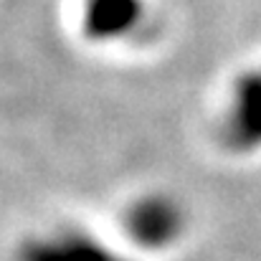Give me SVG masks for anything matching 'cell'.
<instances>
[{
  "label": "cell",
  "mask_w": 261,
  "mask_h": 261,
  "mask_svg": "<svg viewBox=\"0 0 261 261\" xmlns=\"http://www.w3.org/2000/svg\"><path fill=\"white\" fill-rule=\"evenodd\" d=\"M18 261H127L87 233L61 231L41 236L20 249Z\"/></svg>",
  "instance_id": "1"
},
{
  "label": "cell",
  "mask_w": 261,
  "mask_h": 261,
  "mask_svg": "<svg viewBox=\"0 0 261 261\" xmlns=\"http://www.w3.org/2000/svg\"><path fill=\"white\" fill-rule=\"evenodd\" d=\"M127 226L142 246L158 249L175 241L177 233L182 231V211L173 200L152 195L132 205L127 216Z\"/></svg>",
  "instance_id": "2"
},
{
  "label": "cell",
  "mask_w": 261,
  "mask_h": 261,
  "mask_svg": "<svg viewBox=\"0 0 261 261\" xmlns=\"http://www.w3.org/2000/svg\"><path fill=\"white\" fill-rule=\"evenodd\" d=\"M142 15L140 0H89L87 3V28L91 36H119L127 33Z\"/></svg>",
  "instance_id": "3"
}]
</instances>
